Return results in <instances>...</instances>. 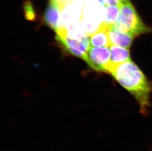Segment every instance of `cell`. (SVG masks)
<instances>
[{
	"mask_svg": "<svg viewBox=\"0 0 152 151\" xmlns=\"http://www.w3.org/2000/svg\"><path fill=\"white\" fill-rule=\"evenodd\" d=\"M109 73L135 98L140 106L141 113L147 114L150 107L152 86L139 67L131 60L115 66Z\"/></svg>",
	"mask_w": 152,
	"mask_h": 151,
	"instance_id": "cell-1",
	"label": "cell"
},
{
	"mask_svg": "<svg viewBox=\"0 0 152 151\" xmlns=\"http://www.w3.org/2000/svg\"><path fill=\"white\" fill-rule=\"evenodd\" d=\"M112 27L134 37L152 31V29L146 26L141 19L131 1L121 7L118 19Z\"/></svg>",
	"mask_w": 152,
	"mask_h": 151,
	"instance_id": "cell-2",
	"label": "cell"
},
{
	"mask_svg": "<svg viewBox=\"0 0 152 151\" xmlns=\"http://www.w3.org/2000/svg\"><path fill=\"white\" fill-rule=\"evenodd\" d=\"M103 0H85L82 18L88 36L96 33L104 24Z\"/></svg>",
	"mask_w": 152,
	"mask_h": 151,
	"instance_id": "cell-3",
	"label": "cell"
},
{
	"mask_svg": "<svg viewBox=\"0 0 152 151\" xmlns=\"http://www.w3.org/2000/svg\"><path fill=\"white\" fill-rule=\"evenodd\" d=\"M110 49L108 47H91L83 60L94 70L107 73V67L110 62Z\"/></svg>",
	"mask_w": 152,
	"mask_h": 151,
	"instance_id": "cell-4",
	"label": "cell"
},
{
	"mask_svg": "<svg viewBox=\"0 0 152 151\" xmlns=\"http://www.w3.org/2000/svg\"><path fill=\"white\" fill-rule=\"evenodd\" d=\"M55 38L67 52L82 59H84L86 53L90 48V36L76 39L66 36L62 37L56 34Z\"/></svg>",
	"mask_w": 152,
	"mask_h": 151,
	"instance_id": "cell-5",
	"label": "cell"
},
{
	"mask_svg": "<svg viewBox=\"0 0 152 151\" xmlns=\"http://www.w3.org/2000/svg\"><path fill=\"white\" fill-rule=\"evenodd\" d=\"M61 9L56 0H50L44 14L45 23L51 29L57 31L59 28Z\"/></svg>",
	"mask_w": 152,
	"mask_h": 151,
	"instance_id": "cell-6",
	"label": "cell"
},
{
	"mask_svg": "<svg viewBox=\"0 0 152 151\" xmlns=\"http://www.w3.org/2000/svg\"><path fill=\"white\" fill-rule=\"evenodd\" d=\"M110 49L111 55L110 62L106 68L107 73H109V71L111 69L115 66L131 60L129 49L124 48L117 46L111 45L110 47Z\"/></svg>",
	"mask_w": 152,
	"mask_h": 151,
	"instance_id": "cell-7",
	"label": "cell"
},
{
	"mask_svg": "<svg viewBox=\"0 0 152 151\" xmlns=\"http://www.w3.org/2000/svg\"><path fill=\"white\" fill-rule=\"evenodd\" d=\"M109 37L111 45L129 49L134 37L126 33H123L111 27L109 30Z\"/></svg>",
	"mask_w": 152,
	"mask_h": 151,
	"instance_id": "cell-8",
	"label": "cell"
},
{
	"mask_svg": "<svg viewBox=\"0 0 152 151\" xmlns=\"http://www.w3.org/2000/svg\"><path fill=\"white\" fill-rule=\"evenodd\" d=\"M112 27L103 25L99 30L90 36L91 47H108L111 44L109 37V30Z\"/></svg>",
	"mask_w": 152,
	"mask_h": 151,
	"instance_id": "cell-9",
	"label": "cell"
},
{
	"mask_svg": "<svg viewBox=\"0 0 152 151\" xmlns=\"http://www.w3.org/2000/svg\"><path fill=\"white\" fill-rule=\"evenodd\" d=\"M64 35L71 38L76 39H79L88 36L82 18L67 27L65 29Z\"/></svg>",
	"mask_w": 152,
	"mask_h": 151,
	"instance_id": "cell-10",
	"label": "cell"
},
{
	"mask_svg": "<svg viewBox=\"0 0 152 151\" xmlns=\"http://www.w3.org/2000/svg\"><path fill=\"white\" fill-rule=\"evenodd\" d=\"M120 12V7L117 6H107L105 7L104 23L109 27H112L118 19Z\"/></svg>",
	"mask_w": 152,
	"mask_h": 151,
	"instance_id": "cell-11",
	"label": "cell"
},
{
	"mask_svg": "<svg viewBox=\"0 0 152 151\" xmlns=\"http://www.w3.org/2000/svg\"><path fill=\"white\" fill-rule=\"evenodd\" d=\"M23 9L25 16L27 20L32 21L35 19L36 17V13L31 1H25L23 5Z\"/></svg>",
	"mask_w": 152,
	"mask_h": 151,
	"instance_id": "cell-12",
	"label": "cell"
},
{
	"mask_svg": "<svg viewBox=\"0 0 152 151\" xmlns=\"http://www.w3.org/2000/svg\"><path fill=\"white\" fill-rule=\"evenodd\" d=\"M105 6H117L120 7L130 0H103Z\"/></svg>",
	"mask_w": 152,
	"mask_h": 151,
	"instance_id": "cell-13",
	"label": "cell"
},
{
	"mask_svg": "<svg viewBox=\"0 0 152 151\" xmlns=\"http://www.w3.org/2000/svg\"><path fill=\"white\" fill-rule=\"evenodd\" d=\"M57 1L58 3L59 4L60 7H61L65 4V3H66L69 0H56Z\"/></svg>",
	"mask_w": 152,
	"mask_h": 151,
	"instance_id": "cell-14",
	"label": "cell"
}]
</instances>
